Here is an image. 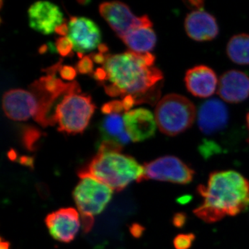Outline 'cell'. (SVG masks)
Wrapping results in <instances>:
<instances>
[{"label": "cell", "instance_id": "6da1fadb", "mask_svg": "<svg viewBox=\"0 0 249 249\" xmlns=\"http://www.w3.org/2000/svg\"><path fill=\"white\" fill-rule=\"evenodd\" d=\"M151 53H125L106 55L103 69L106 71V92L112 97L132 96L135 104L155 102L160 95L163 75L154 66ZM105 81L103 83H105Z\"/></svg>", "mask_w": 249, "mask_h": 249}, {"label": "cell", "instance_id": "7a4b0ae2", "mask_svg": "<svg viewBox=\"0 0 249 249\" xmlns=\"http://www.w3.org/2000/svg\"><path fill=\"white\" fill-rule=\"evenodd\" d=\"M196 191L202 202L193 212L208 224L238 215L249 207V181L235 170L210 173L206 184L199 185Z\"/></svg>", "mask_w": 249, "mask_h": 249}, {"label": "cell", "instance_id": "3957f363", "mask_svg": "<svg viewBox=\"0 0 249 249\" xmlns=\"http://www.w3.org/2000/svg\"><path fill=\"white\" fill-rule=\"evenodd\" d=\"M80 178L91 177L110 188L121 191L133 181H143L145 170L134 157L121 152L98 150L97 155L78 172Z\"/></svg>", "mask_w": 249, "mask_h": 249}, {"label": "cell", "instance_id": "277c9868", "mask_svg": "<svg viewBox=\"0 0 249 249\" xmlns=\"http://www.w3.org/2000/svg\"><path fill=\"white\" fill-rule=\"evenodd\" d=\"M79 85L62 97L54 111V124H58V131L67 134L84 132L94 112L95 105L89 95L80 94Z\"/></svg>", "mask_w": 249, "mask_h": 249}, {"label": "cell", "instance_id": "5b68a950", "mask_svg": "<svg viewBox=\"0 0 249 249\" xmlns=\"http://www.w3.org/2000/svg\"><path fill=\"white\" fill-rule=\"evenodd\" d=\"M196 117V108L186 96L170 93L161 98L155 109L157 126L162 133L175 137L183 133L193 125Z\"/></svg>", "mask_w": 249, "mask_h": 249}, {"label": "cell", "instance_id": "8992f818", "mask_svg": "<svg viewBox=\"0 0 249 249\" xmlns=\"http://www.w3.org/2000/svg\"><path fill=\"white\" fill-rule=\"evenodd\" d=\"M73 191V197L81 215L85 232L93 225V217L104 211L112 197L113 191L91 177H83Z\"/></svg>", "mask_w": 249, "mask_h": 249}, {"label": "cell", "instance_id": "52a82bcc", "mask_svg": "<svg viewBox=\"0 0 249 249\" xmlns=\"http://www.w3.org/2000/svg\"><path fill=\"white\" fill-rule=\"evenodd\" d=\"M143 166L144 180L187 185L193 181L196 175V171L190 165L173 155L159 157Z\"/></svg>", "mask_w": 249, "mask_h": 249}, {"label": "cell", "instance_id": "ba28073f", "mask_svg": "<svg viewBox=\"0 0 249 249\" xmlns=\"http://www.w3.org/2000/svg\"><path fill=\"white\" fill-rule=\"evenodd\" d=\"M99 11L121 39L136 28L152 27V22L148 16H136L127 4L121 1L103 2L99 6Z\"/></svg>", "mask_w": 249, "mask_h": 249}, {"label": "cell", "instance_id": "9c48e42d", "mask_svg": "<svg viewBox=\"0 0 249 249\" xmlns=\"http://www.w3.org/2000/svg\"><path fill=\"white\" fill-rule=\"evenodd\" d=\"M67 37L71 40L73 50L80 58L83 53L91 52L101 45V30L91 19L85 17H71L68 22Z\"/></svg>", "mask_w": 249, "mask_h": 249}, {"label": "cell", "instance_id": "30bf717a", "mask_svg": "<svg viewBox=\"0 0 249 249\" xmlns=\"http://www.w3.org/2000/svg\"><path fill=\"white\" fill-rule=\"evenodd\" d=\"M45 221L50 235L62 243H70L74 240L81 225L79 213L71 207L51 213Z\"/></svg>", "mask_w": 249, "mask_h": 249}, {"label": "cell", "instance_id": "8fae6325", "mask_svg": "<svg viewBox=\"0 0 249 249\" xmlns=\"http://www.w3.org/2000/svg\"><path fill=\"white\" fill-rule=\"evenodd\" d=\"M2 108L5 114L11 120L22 121L35 117L38 112L39 104L34 93L16 89L4 93Z\"/></svg>", "mask_w": 249, "mask_h": 249}, {"label": "cell", "instance_id": "7c38bea8", "mask_svg": "<svg viewBox=\"0 0 249 249\" xmlns=\"http://www.w3.org/2000/svg\"><path fill=\"white\" fill-rule=\"evenodd\" d=\"M28 14L30 27L44 35L53 34L65 23L58 6L48 1H36L29 8Z\"/></svg>", "mask_w": 249, "mask_h": 249}, {"label": "cell", "instance_id": "4fadbf2b", "mask_svg": "<svg viewBox=\"0 0 249 249\" xmlns=\"http://www.w3.org/2000/svg\"><path fill=\"white\" fill-rule=\"evenodd\" d=\"M123 118L124 129L132 142H143L155 135L157 122L148 109L139 108L126 111Z\"/></svg>", "mask_w": 249, "mask_h": 249}, {"label": "cell", "instance_id": "5bb4252c", "mask_svg": "<svg viewBox=\"0 0 249 249\" xmlns=\"http://www.w3.org/2000/svg\"><path fill=\"white\" fill-rule=\"evenodd\" d=\"M184 27L188 37L197 42L214 40L219 34L215 18L201 9L194 10L187 15Z\"/></svg>", "mask_w": 249, "mask_h": 249}, {"label": "cell", "instance_id": "9a60e30c", "mask_svg": "<svg viewBox=\"0 0 249 249\" xmlns=\"http://www.w3.org/2000/svg\"><path fill=\"white\" fill-rule=\"evenodd\" d=\"M185 85L188 91L198 98H209L218 88L215 72L206 65H196L186 71Z\"/></svg>", "mask_w": 249, "mask_h": 249}, {"label": "cell", "instance_id": "2e32d148", "mask_svg": "<svg viewBox=\"0 0 249 249\" xmlns=\"http://www.w3.org/2000/svg\"><path fill=\"white\" fill-rule=\"evenodd\" d=\"M229 110L220 100H209L201 105L198 112V125L203 133L211 135L222 130L229 121Z\"/></svg>", "mask_w": 249, "mask_h": 249}, {"label": "cell", "instance_id": "e0dca14e", "mask_svg": "<svg viewBox=\"0 0 249 249\" xmlns=\"http://www.w3.org/2000/svg\"><path fill=\"white\" fill-rule=\"evenodd\" d=\"M218 94L229 103L243 102L249 97V76L239 70H230L221 76Z\"/></svg>", "mask_w": 249, "mask_h": 249}, {"label": "cell", "instance_id": "ac0fdd59", "mask_svg": "<svg viewBox=\"0 0 249 249\" xmlns=\"http://www.w3.org/2000/svg\"><path fill=\"white\" fill-rule=\"evenodd\" d=\"M101 142H110L124 146L131 139L124 129V118L120 114H111L105 116L100 126Z\"/></svg>", "mask_w": 249, "mask_h": 249}, {"label": "cell", "instance_id": "d6986e66", "mask_svg": "<svg viewBox=\"0 0 249 249\" xmlns=\"http://www.w3.org/2000/svg\"><path fill=\"white\" fill-rule=\"evenodd\" d=\"M152 27L136 28L122 37L130 52L137 53H150L157 43V36Z\"/></svg>", "mask_w": 249, "mask_h": 249}, {"label": "cell", "instance_id": "ffe728a7", "mask_svg": "<svg viewBox=\"0 0 249 249\" xmlns=\"http://www.w3.org/2000/svg\"><path fill=\"white\" fill-rule=\"evenodd\" d=\"M228 56L237 65H249V35L241 34L232 36L227 47Z\"/></svg>", "mask_w": 249, "mask_h": 249}, {"label": "cell", "instance_id": "44dd1931", "mask_svg": "<svg viewBox=\"0 0 249 249\" xmlns=\"http://www.w3.org/2000/svg\"><path fill=\"white\" fill-rule=\"evenodd\" d=\"M196 240V235L192 233L178 234L173 240L175 249H190Z\"/></svg>", "mask_w": 249, "mask_h": 249}, {"label": "cell", "instance_id": "7402d4cb", "mask_svg": "<svg viewBox=\"0 0 249 249\" xmlns=\"http://www.w3.org/2000/svg\"><path fill=\"white\" fill-rule=\"evenodd\" d=\"M55 47L59 53L62 56H70L73 55L72 49H73V44L67 37H60L55 42Z\"/></svg>", "mask_w": 249, "mask_h": 249}, {"label": "cell", "instance_id": "603a6c76", "mask_svg": "<svg viewBox=\"0 0 249 249\" xmlns=\"http://www.w3.org/2000/svg\"><path fill=\"white\" fill-rule=\"evenodd\" d=\"M124 111L122 101H113L104 105L102 107V112L106 115L111 114H121Z\"/></svg>", "mask_w": 249, "mask_h": 249}, {"label": "cell", "instance_id": "cb8c5ba5", "mask_svg": "<svg viewBox=\"0 0 249 249\" xmlns=\"http://www.w3.org/2000/svg\"><path fill=\"white\" fill-rule=\"evenodd\" d=\"M93 69V60L90 56H83L76 65L77 71L81 74L91 73Z\"/></svg>", "mask_w": 249, "mask_h": 249}, {"label": "cell", "instance_id": "d4e9b609", "mask_svg": "<svg viewBox=\"0 0 249 249\" xmlns=\"http://www.w3.org/2000/svg\"><path fill=\"white\" fill-rule=\"evenodd\" d=\"M60 76L63 79L72 80L76 76V70L70 66H60L59 68Z\"/></svg>", "mask_w": 249, "mask_h": 249}, {"label": "cell", "instance_id": "484cf974", "mask_svg": "<svg viewBox=\"0 0 249 249\" xmlns=\"http://www.w3.org/2000/svg\"><path fill=\"white\" fill-rule=\"evenodd\" d=\"M38 133L39 132L35 129H28L24 139V143L28 148H30L32 145H34V143H35L36 141L39 137Z\"/></svg>", "mask_w": 249, "mask_h": 249}, {"label": "cell", "instance_id": "4316f807", "mask_svg": "<svg viewBox=\"0 0 249 249\" xmlns=\"http://www.w3.org/2000/svg\"><path fill=\"white\" fill-rule=\"evenodd\" d=\"M187 222V215L184 213H178L174 214L173 224L175 227L181 228Z\"/></svg>", "mask_w": 249, "mask_h": 249}, {"label": "cell", "instance_id": "83f0119b", "mask_svg": "<svg viewBox=\"0 0 249 249\" xmlns=\"http://www.w3.org/2000/svg\"><path fill=\"white\" fill-rule=\"evenodd\" d=\"M123 106H124V111H129V109L133 107L135 104L134 98L132 96H126L123 98Z\"/></svg>", "mask_w": 249, "mask_h": 249}, {"label": "cell", "instance_id": "f1b7e54d", "mask_svg": "<svg viewBox=\"0 0 249 249\" xmlns=\"http://www.w3.org/2000/svg\"><path fill=\"white\" fill-rule=\"evenodd\" d=\"M91 58L92 59L93 62H96L98 64H104L105 61H106V55H105L104 54L101 53L91 54V55H90Z\"/></svg>", "mask_w": 249, "mask_h": 249}, {"label": "cell", "instance_id": "f546056e", "mask_svg": "<svg viewBox=\"0 0 249 249\" xmlns=\"http://www.w3.org/2000/svg\"><path fill=\"white\" fill-rule=\"evenodd\" d=\"M55 33L59 34V35L63 36V37L67 36V33H68V24H67L66 22L64 23L63 24L57 28Z\"/></svg>", "mask_w": 249, "mask_h": 249}, {"label": "cell", "instance_id": "4dcf8cb0", "mask_svg": "<svg viewBox=\"0 0 249 249\" xmlns=\"http://www.w3.org/2000/svg\"><path fill=\"white\" fill-rule=\"evenodd\" d=\"M133 229L134 230L132 231V232L134 235L137 236V237H139V236L142 235V231H143V228L140 227L139 225L134 227Z\"/></svg>", "mask_w": 249, "mask_h": 249}, {"label": "cell", "instance_id": "1f68e13d", "mask_svg": "<svg viewBox=\"0 0 249 249\" xmlns=\"http://www.w3.org/2000/svg\"><path fill=\"white\" fill-rule=\"evenodd\" d=\"M98 49H99L100 53L103 54L106 53V52H107L108 51L107 46L106 45H103V44H101V45L98 47Z\"/></svg>", "mask_w": 249, "mask_h": 249}, {"label": "cell", "instance_id": "d6a6232c", "mask_svg": "<svg viewBox=\"0 0 249 249\" xmlns=\"http://www.w3.org/2000/svg\"><path fill=\"white\" fill-rule=\"evenodd\" d=\"M1 249H10V244L7 242H3L1 239Z\"/></svg>", "mask_w": 249, "mask_h": 249}, {"label": "cell", "instance_id": "836d02e7", "mask_svg": "<svg viewBox=\"0 0 249 249\" xmlns=\"http://www.w3.org/2000/svg\"><path fill=\"white\" fill-rule=\"evenodd\" d=\"M247 128H248L249 130V138L247 139V142L249 143V111L248 112V114H247Z\"/></svg>", "mask_w": 249, "mask_h": 249}]
</instances>
